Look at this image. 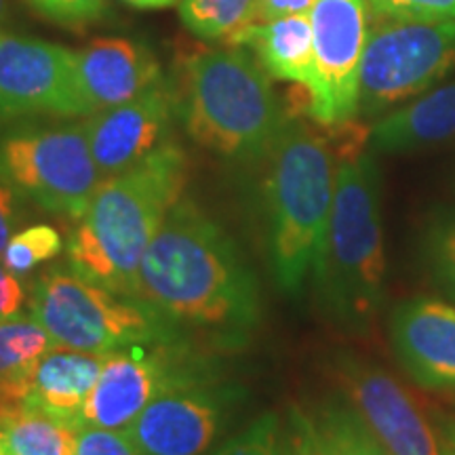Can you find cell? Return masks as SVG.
Here are the masks:
<instances>
[{
	"label": "cell",
	"mask_w": 455,
	"mask_h": 455,
	"mask_svg": "<svg viewBox=\"0 0 455 455\" xmlns=\"http://www.w3.org/2000/svg\"><path fill=\"white\" fill-rule=\"evenodd\" d=\"M138 299L173 325L244 341L259 325L258 278L236 243L195 203L164 218L140 264Z\"/></svg>",
	"instance_id": "cell-1"
},
{
	"label": "cell",
	"mask_w": 455,
	"mask_h": 455,
	"mask_svg": "<svg viewBox=\"0 0 455 455\" xmlns=\"http://www.w3.org/2000/svg\"><path fill=\"white\" fill-rule=\"evenodd\" d=\"M188 184L186 152L164 141L144 161L95 190L66 243L68 266L84 281L138 299V272L164 218Z\"/></svg>",
	"instance_id": "cell-2"
},
{
	"label": "cell",
	"mask_w": 455,
	"mask_h": 455,
	"mask_svg": "<svg viewBox=\"0 0 455 455\" xmlns=\"http://www.w3.org/2000/svg\"><path fill=\"white\" fill-rule=\"evenodd\" d=\"M344 129L325 251L315 278L335 321L350 331H367L386 299L379 173L363 150L369 131L356 129L355 121Z\"/></svg>",
	"instance_id": "cell-3"
},
{
	"label": "cell",
	"mask_w": 455,
	"mask_h": 455,
	"mask_svg": "<svg viewBox=\"0 0 455 455\" xmlns=\"http://www.w3.org/2000/svg\"><path fill=\"white\" fill-rule=\"evenodd\" d=\"M266 161L272 272L283 293L299 295L325 251L338 164L329 141L298 118H287Z\"/></svg>",
	"instance_id": "cell-4"
},
{
	"label": "cell",
	"mask_w": 455,
	"mask_h": 455,
	"mask_svg": "<svg viewBox=\"0 0 455 455\" xmlns=\"http://www.w3.org/2000/svg\"><path fill=\"white\" fill-rule=\"evenodd\" d=\"M181 72L178 114L196 144L228 161L268 156L289 116L259 61L241 47L201 49Z\"/></svg>",
	"instance_id": "cell-5"
},
{
	"label": "cell",
	"mask_w": 455,
	"mask_h": 455,
	"mask_svg": "<svg viewBox=\"0 0 455 455\" xmlns=\"http://www.w3.org/2000/svg\"><path fill=\"white\" fill-rule=\"evenodd\" d=\"M30 310L55 346L89 355L178 341L173 323L144 301L108 291L66 268L41 272Z\"/></svg>",
	"instance_id": "cell-6"
},
{
	"label": "cell",
	"mask_w": 455,
	"mask_h": 455,
	"mask_svg": "<svg viewBox=\"0 0 455 455\" xmlns=\"http://www.w3.org/2000/svg\"><path fill=\"white\" fill-rule=\"evenodd\" d=\"M0 181L44 212L83 220L101 173L84 123H20L0 129Z\"/></svg>",
	"instance_id": "cell-7"
},
{
	"label": "cell",
	"mask_w": 455,
	"mask_h": 455,
	"mask_svg": "<svg viewBox=\"0 0 455 455\" xmlns=\"http://www.w3.org/2000/svg\"><path fill=\"white\" fill-rule=\"evenodd\" d=\"M455 68V20L375 13L358 72V114L375 116L428 91Z\"/></svg>",
	"instance_id": "cell-8"
},
{
	"label": "cell",
	"mask_w": 455,
	"mask_h": 455,
	"mask_svg": "<svg viewBox=\"0 0 455 455\" xmlns=\"http://www.w3.org/2000/svg\"><path fill=\"white\" fill-rule=\"evenodd\" d=\"M207 379L201 358L188 355L180 341L148 352L146 346L110 352L83 409V426L124 430L163 392Z\"/></svg>",
	"instance_id": "cell-9"
},
{
	"label": "cell",
	"mask_w": 455,
	"mask_h": 455,
	"mask_svg": "<svg viewBox=\"0 0 455 455\" xmlns=\"http://www.w3.org/2000/svg\"><path fill=\"white\" fill-rule=\"evenodd\" d=\"M91 116L76 51L0 30V123L32 116Z\"/></svg>",
	"instance_id": "cell-10"
},
{
	"label": "cell",
	"mask_w": 455,
	"mask_h": 455,
	"mask_svg": "<svg viewBox=\"0 0 455 455\" xmlns=\"http://www.w3.org/2000/svg\"><path fill=\"white\" fill-rule=\"evenodd\" d=\"M310 21L316 83L308 95V114L323 127H339L358 114V72L367 41L365 0H316Z\"/></svg>",
	"instance_id": "cell-11"
},
{
	"label": "cell",
	"mask_w": 455,
	"mask_h": 455,
	"mask_svg": "<svg viewBox=\"0 0 455 455\" xmlns=\"http://www.w3.org/2000/svg\"><path fill=\"white\" fill-rule=\"evenodd\" d=\"M335 373L352 409L388 455H443L439 432L390 373L348 355L335 361Z\"/></svg>",
	"instance_id": "cell-12"
},
{
	"label": "cell",
	"mask_w": 455,
	"mask_h": 455,
	"mask_svg": "<svg viewBox=\"0 0 455 455\" xmlns=\"http://www.w3.org/2000/svg\"><path fill=\"white\" fill-rule=\"evenodd\" d=\"M175 114L178 93L164 81L127 104L91 114L84 129L101 180L124 173L169 141Z\"/></svg>",
	"instance_id": "cell-13"
},
{
	"label": "cell",
	"mask_w": 455,
	"mask_h": 455,
	"mask_svg": "<svg viewBox=\"0 0 455 455\" xmlns=\"http://www.w3.org/2000/svg\"><path fill=\"white\" fill-rule=\"evenodd\" d=\"M230 390L203 384L163 392L124 432L144 455H204L224 424Z\"/></svg>",
	"instance_id": "cell-14"
},
{
	"label": "cell",
	"mask_w": 455,
	"mask_h": 455,
	"mask_svg": "<svg viewBox=\"0 0 455 455\" xmlns=\"http://www.w3.org/2000/svg\"><path fill=\"white\" fill-rule=\"evenodd\" d=\"M392 348L415 384L455 390V306L432 298L401 304L390 321Z\"/></svg>",
	"instance_id": "cell-15"
},
{
	"label": "cell",
	"mask_w": 455,
	"mask_h": 455,
	"mask_svg": "<svg viewBox=\"0 0 455 455\" xmlns=\"http://www.w3.org/2000/svg\"><path fill=\"white\" fill-rule=\"evenodd\" d=\"M76 66L91 114L127 104L163 81L156 55L133 38H95L76 51Z\"/></svg>",
	"instance_id": "cell-16"
},
{
	"label": "cell",
	"mask_w": 455,
	"mask_h": 455,
	"mask_svg": "<svg viewBox=\"0 0 455 455\" xmlns=\"http://www.w3.org/2000/svg\"><path fill=\"white\" fill-rule=\"evenodd\" d=\"M104 358L106 355H89L55 346L41 358L34 371L28 407L81 428L83 409L98 384Z\"/></svg>",
	"instance_id": "cell-17"
},
{
	"label": "cell",
	"mask_w": 455,
	"mask_h": 455,
	"mask_svg": "<svg viewBox=\"0 0 455 455\" xmlns=\"http://www.w3.org/2000/svg\"><path fill=\"white\" fill-rule=\"evenodd\" d=\"M243 44L255 51L261 68L270 76L299 84L308 95L315 89V36L310 15H287L251 24L232 41V47Z\"/></svg>",
	"instance_id": "cell-18"
},
{
	"label": "cell",
	"mask_w": 455,
	"mask_h": 455,
	"mask_svg": "<svg viewBox=\"0 0 455 455\" xmlns=\"http://www.w3.org/2000/svg\"><path fill=\"white\" fill-rule=\"evenodd\" d=\"M455 140V83L390 112L369 131L378 152H405Z\"/></svg>",
	"instance_id": "cell-19"
},
{
	"label": "cell",
	"mask_w": 455,
	"mask_h": 455,
	"mask_svg": "<svg viewBox=\"0 0 455 455\" xmlns=\"http://www.w3.org/2000/svg\"><path fill=\"white\" fill-rule=\"evenodd\" d=\"M53 348L51 335L32 316L0 318V419L28 407L34 371Z\"/></svg>",
	"instance_id": "cell-20"
},
{
	"label": "cell",
	"mask_w": 455,
	"mask_h": 455,
	"mask_svg": "<svg viewBox=\"0 0 455 455\" xmlns=\"http://www.w3.org/2000/svg\"><path fill=\"white\" fill-rule=\"evenodd\" d=\"M0 430L9 455L76 453L78 428L38 409L26 407L20 413L0 419Z\"/></svg>",
	"instance_id": "cell-21"
},
{
	"label": "cell",
	"mask_w": 455,
	"mask_h": 455,
	"mask_svg": "<svg viewBox=\"0 0 455 455\" xmlns=\"http://www.w3.org/2000/svg\"><path fill=\"white\" fill-rule=\"evenodd\" d=\"M258 0H181L180 20L203 41H232L255 24Z\"/></svg>",
	"instance_id": "cell-22"
},
{
	"label": "cell",
	"mask_w": 455,
	"mask_h": 455,
	"mask_svg": "<svg viewBox=\"0 0 455 455\" xmlns=\"http://www.w3.org/2000/svg\"><path fill=\"white\" fill-rule=\"evenodd\" d=\"M315 422L327 455H388L350 403H325Z\"/></svg>",
	"instance_id": "cell-23"
},
{
	"label": "cell",
	"mask_w": 455,
	"mask_h": 455,
	"mask_svg": "<svg viewBox=\"0 0 455 455\" xmlns=\"http://www.w3.org/2000/svg\"><path fill=\"white\" fill-rule=\"evenodd\" d=\"M64 247L66 244L61 241V235L53 226L36 224L11 236L0 258H3L4 268L11 275L26 276L36 266L57 258L64 251Z\"/></svg>",
	"instance_id": "cell-24"
},
{
	"label": "cell",
	"mask_w": 455,
	"mask_h": 455,
	"mask_svg": "<svg viewBox=\"0 0 455 455\" xmlns=\"http://www.w3.org/2000/svg\"><path fill=\"white\" fill-rule=\"evenodd\" d=\"M424 253L432 276L455 298V213L436 215L426 228Z\"/></svg>",
	"instance_id": "cell-25"
},
{
	"label": "cell",
	"mask_w": 455,
	"mask_h": 455,
	"mask_svg": "<svg viewBox=\"0 0 455 455\" xmlns=\"http://www.w3.org/2000/svg\"><path fill=\"white\" fill-rule=\"evenodd\" d=\"M213 455H283L281 419L276 413H264Z\"/></svg>",
	"instance_id": "cell-26"
},
{
	"label": "cell",
	"mask_w": 455,
	"mask_h": 455,
	"mask_svg": "<svg viewBox=\"0 0 455 455\" xmlns=\"http://www.w3.org/2000/svg\"><path fill=\"white\" fill-rule=\"evenodd\" d=\"M26 3L47 21L66 28L95 24L108 9V0H26Z\"/></svg>",
	"instance_id": "cell-27"
},
{
	"label": "cell",
	"mask_w": 455,
	"mask_h": 455,
	"mask_svg": "<svg viewBox=\"0 0 455 455\" xmlns=\"http://www.w3.org/2000/svg\"><path fill=\"white\" fill-rule=\"evenodd\" d=\"M283 455H327L315 418L291 407L283 426Z\"/></svg>",
	"instance_id": "cell-28"
},
{
	"label": "cell",
	"mask_w": 455,
	"mask_h": 455,
	"mask_svg": "<svg viewBox=\"0 0 455 455\" xmlns=\"http://www.w3.org/2000/svg\"><path fill=\"white\" fill-rule=\"evenodd\" d=\"M74 455H144L124 430H106L81 426L76 432Z\"/></svg>",
	"instance_id": "cell-29"
},
{
	"label": "cell",
	"mask_w": 455,
	"mask_h": 455,
	"mask_svg": "<svg viewBox=\"0 0 455 455\" xmlns=\"http://www.w3.org/2000/svg\"><path fill=\"white\" fill-rule=\"evenodd\" d=\"M375 13L415 20H455V0H369Z\"/></svg>",
	"instance_id": "cell-30"
},
{
	"label": "cell",
	"mask_w": 455,
	"mask_h": 455,
	"mask_svg": "<svg viewBox=\"0 0 455 455\" xmlns=\"http://www.w3.org/2000/svg\"><path fill=\"white\" fill-rule=\"evenodd\" d=\"M315 3L316 0H258V4H255V24L287 15H310Z\"/></svg>",
	"instance_id": "cell-31"
},
{
	"label": "cell",
	"mask_w": 455,
	"mask_h": 455,
	"mask_svg": "<svg viewBox=\"0 0 455 455\" xmlns=\"http://www.w3.org/2000/svg\"><path fill=\"white\" fill-rule=\"evenodd\" d=\"M21 213L20 203H17V195L9 186L0 181V255H3L4 247L13 236L15 228L20 226Z\"/></svg>",
	"instance_id": "cell-32"
},
{
	"label": "cell",
	"mask_w": 455,
	"mask_h": 455,
	"mask_svg": "<svg viewBox=\"0 0 455 455\" xmlns=\"http://www.w3.org/2000/svg\"><path fill=\"white\" fill-rule=\"evenodd\" d=\"M24 301V287L17 281V276L11 275V272L4 268L3 261H0V318L20 315Z\"/></svg>",
	"instance_id": "cell-33"
},
{
	"label": "cell",
	"mask_w": 455,
	"mask_h": 455,
	"mask_svg": "<svg viewBox=\"0 0 455 455\" xmlns=\"http://www.w3.org/2000/svg\"><path fill=\"white\" fill-rule=\"evenodd\" d=\"M436 432H439L443 455H455V415H441Z\"/></svg>",
	"instance_id": "cell-34"
},
{
	"label": "cell",
	"mask_w": 455,
	"mask_h": 455,
	"mask_svg": "<svg viewBox=\"0 0 455 455\" xmlns=\"http://www.w3.org/2000/svg\"><path fill=\"white\" fill-rule=\"evenodd\" d=\"M133 9H167L173 4H180L181 0H121Z\"/></svg>",
	"instance_id": "cell-35"
},
{
	"label": "cell",
	"mask_w": 455,
	"mask_h": 455,
	"mask_svg": "<svg viewBox=\"0 0 455 455\" xmlns=\"http://www.w3.org/2000/svg\"><path fill=\"white\" fill-rule=\"evenodd\" d=\"M7 15H9V4H7V0H0V24H3V21L7 20Z\"/></svg>",
	"instance_id": "cell-36"
},
{
	"label": "cell",
	"mask_w": 455,
	"mask_h": 455,
	"mask_svg": "<svg viewBox=\"0 0 455 455\" xmlns=\"http://www.w3.org/2000/svg\"><path fill=\"white\" fill-rule=\"evenodd\" d=\"M0 455H9L7 445H4V439H3V430H0Z\"/></svg>",
	"instance_id": "cell-37"
}]
</instances>
